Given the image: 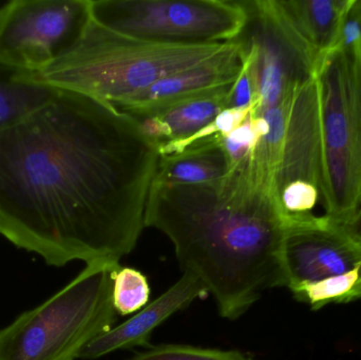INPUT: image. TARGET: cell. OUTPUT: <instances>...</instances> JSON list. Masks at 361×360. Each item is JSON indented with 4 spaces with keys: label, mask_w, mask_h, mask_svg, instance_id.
<instances>
[{
    "label": "cell",
    "mask_w": 361,
    "mask_h": 360,
    "mask_svg": "<svg viewBox=\"0 0 361 360\" xmlns=\"http://www.w3.org/2000/svg\"><path fill=\"white\" fill-rule=\"evenodd\" d=\"M219 135L191 144L171 156H160L152 182L164 185H195L222 179L228 173Z\"/></svg>",
    "instance_id": "14"
},
{
    "label": "cell",
    "mask_w": 361,
    "mask_h": 360,
    "mask_svg": "<svg viewBox=\"0 0 361 360\" xmlns=\"http://www.w3.org/2000/svg\"><path fill=\"white\" fill-rule=\"evenodd\" d=\"M315 80L324 148L322 205L326 217L345 226L361 206V23L352 8L338 44L318 61Z\"/></svg>",
    "instance_id": "4"
},
{
    "label": "cell",
    "mask_w": 361,
    "mask_h": 360,
    "mask_svg": "<svg viewBox=\"0 0 361 360\" xmlns=\"http://www.w3.org/2000/svg\"><path fill=\"white\" fill-rule=\"evenodd\" d=\"M231 87L192 95L141 116H158L169 129V143L185 141L205 128L223 110L227 109V95Z\"/></svg>",
    "instance_id": "16"
},
{
    "label": "cell",
    "mask_w": 361,
    "mask_h": 360,
    "mask_svg": "<svg viewBox=\"0 0 361 360\" xmlns=\"http://www.w3.org/2000/svg\"><path fill=\"white\" fill-rule=\"evenodd\" d=\"M290 224L271 178L250 156L216 181L152 182L145 211V228L171 241L183 274L202 281L228 321L243 316L267 290L286 287Z\"/></svg>",
    "instance_id": "2"
},
{
    "label": "cell",
    "mask_w": 361,
    "mask_h": 360,
    "mask_svg": "<svg viewBox=\"0 0 361 360\" xmlns=\"http://www.w3.org/2000/svg\"><path fill=\"white\" fill-rule=\"evenodd\" d=\"M209 293L200 279L183 274L173 287L137 314L89 342L80 353V359H101L116 351L137 347L149 348L150 338L157 328L195 300L205 299Z\"/></svg>",
    "instance_id": "11"
},
{
    "label": "cell",
    "mask_w": 361,
    "mask_h": 360,
    "mask_svg": "<svg viewBox=\"0 0 361 360\" xmlns=\"http://www.w3.org/2000/svg\"><path fill=\"white\" fill-rule=\"evenodd\" d=\"M30 74L0 63V131L27 120L57 92L56 87L32 80Z\"/></svg>",
    "instance_id": "15"
},
{
    "label": "cell",
    "mask_w": 361,
    "mask_h": 360,
    "mask_svg": "<svg viewBox=\"0 0 361 360\" xmlns=\"http://www.w3.org/2000/svg\"><path fill=\"white\" fill-rule=\"evenodd\" d=\"M361 242L326 216L292 222L284 245L286 287L292 290L354 270Z\"/></svg>",
    "instance_id": "10"
},
{
    "label": "cell",
    "mask_w": 361,
    "mask_h": 360,
    "mask_svg": "<svg viewBox=\"0 0 361 360\" xmlns=\"http://www.w3.org/2000/svg\"><path fill=\"white\" fill-rule=\"evenodd\" d=\"M235 42L171 46L128 37L88 18L75 44L32 80L75 91L114 107L161 78L214 61Z\"/></svg>",
    "instance_id": "3"
},
{
    "label": "cell",
    "mask_w": 361,
    "mask_h": 360,
    "mask_svg": "<svg viewBox=\"0 0 361 360\" xmlns=\"http://www.w3.org/2000/svg\"><path fill=\"white\" fill-rule=\"evenodd\" d=\"M254 109L235 130L228 135H219L221 147L228 161L229 170L245 162L252 156L261 137L269 131L267 120L255 113Z\"/></svg>",
    "instance_id": "19"
},
{
    "label": "cell",
    "mask_w": 361,
    "mask_h": 360,
    "mask_svg": "<svg viewBox=\"0 0 361 360\" xmlns=\"http://www.w3.org/2000/svg\"><path fill=\"white\" fill-rule=\"evenodd\" d=\"M324 148L315 77L293 95L273 192L288 222L315 215L324 192Z\"/></svg>",
    "instance_id": "9"
},
{
    "label": "cell",
    "mask_w": 361,
    "mask_h": 360,
    "mask_svg": "<svg viewBox=\"0 0 361 360\" xmlns=\"http://www.w3.org/2000/svg\"><path fill=\"white\" fill-rule=\"evenodd\" d=\"M127 360H254L235 350L201 348L188 345L164 344L149 347Z\"/></svg>",
    "instance_id": "20"
},
{
    "label": "cell",
    "mask_w": 361,
    "mask_h": 360,
    "mask_svg": "<svg viewBox=\"0 0 361 360\" xmlns=\"http://www.w3.org/2000/svg\"><path fill=\"white\" fill-rule=\"evenodd\" d=\"M88 0H13L0 8V63L37 73L80 37Z\"/></svg>",
    "instance_id": "8"
},
{
    "label": "cell",
    "mask_w": 361,
    "mask_h": 360,
    "mask_svg": "<svg viewBox=\"0 0 361 360\" xmlns=\"http://www.w3.org/2000/svg\"><path fill=\"white\" fill-rule=\"evenodd\" d=\"M159 159L135 116L57 88L0 131V235L56 268L120 262L145 228Z\"/></svg>",
    "instance_id": "1"
},
{
    "label": "cell",
    "mask_w": 361,
    "mask_h": 360,
    "mask_svg": "<svg viewBox=\"0 0 361 360\" xmlns=\"http://www.w3.org/2000/svg\"><path fill=\"white\" fill-rule=\"evenodd\" d=\"M239 40V39H237ZM242 44V68L229 89L227 95V109H242L250 107L257 99L256 82H255L254 61L255 54L252 49L239 40Z\"/></svg>",
    "instance_id": "21"
},
{
    "label": "cell",
    "mask_w": 361,
    "mask_h": 360,
    "mask_svg": "<svg viewBox=\"0 0 361 360\" xmlns=\"http://www.w3.org/2000/svg\"><path fill=\"white\" fill-rule=\"evenodd\" d=\"M345 228L354 239L361 242V206L353 218L345 224Z\"/></svg>",
    "instance_id": "22"
},
{
    "label": "cell",
    "mask_w": 361,
    "mask_h": 360,
    "mask_svg": "<svg viewBox=\"0 0 361 360\" xmlns=\"http://www.w3.org/2000/svg\"><path fill=\"white\" fill-rule=\"evenodd\" d=\"M235 42L226 54L169 74L116 108L131 116H141L192 95L231 86L242 68V44L237 39Z\"/></svg>",
    "instance_id": "12"
},
{
    "label": "cell",
    "mask_w": 361,
    "mask_h": 360,
    "mask_svg": "<svg viewBox=\"0 0 361 360\" xmlns=\"http://www.w3.org/2000/svg\"><path fill=\"white\" fill-rule=\"evenodd\" d=\"M290 292L297 302L309 304L312 310L356 302L361 298V264L349 272L300 285Z\"/></svg>",
    "instance_id": "17"
},
{
    "label": "cell",
    "mask_w": 361,
    "mask_h": 360,
    "mask_svg": "<svg viewBox=\"0 0 361 360\" xmlns=\"http://www.w3.org/2000/svg\"><path fill=\"white\" fill-rule=\"evenodd\" d=\"M354 15L357 17L361 23V0H354L353 8H352Z\"/></svg>",
    "instance_id": "23"
},
{
    "label": "cell",
    "mask_w": 361,
    "mask_h": 360,
    "mask_svg": "<svg viewBox=\"0 0 361 360\" xmlns=\"http://www.w3.org/2000/svg\"><path fill=\"white\" fill-rule=\"evenodd\" d=\"M245 2L248 20L237 39L254 51L258 109L277 105L315 77L319 57L310 48L279 0Z\"/></svg>",
    "instance_id": "7"
},
{
    "label": "cell",
    "mask_w": 361,
    "mask_h": 360,
    "mask_svg": "<svg viewBox=\"0 0 361 360\" xmlns=\"http://www.w3.org/2000/svg\"><path fill=\"white\" fill-rule=\"evenodd\" d=\"M120 262L99 261L63 289L0 330V360H75L118 321L112 304Z\"/></svg>",
    "instance_id": "5"
},
{
    "label": "cell",
    "mask_w": 361,
    "mask_h": 360,
    "mask_svg": "<svg viewBox=\"0 0 361 360\" xmlns=\"http://www.w3.org/2000/svg\"><path fill=\"white\" fill-rule=\"evenodd\" d=\"M288 18L319 59L338 44L354 0H279Z\"/></svg>",
    "instance_id": "13"
},
{
    "label": "cell",
    "mask_w": 361,
    "mask_h": 360,
    "mask_svg": "<svg viewBox=\"0 0 361 360\" xmlns=\"http://www.w3.org/2000/svg\"><path fill=\"white\" fill-rule=\"evenodd\" d=\"M150 294L149 283L143 273L128 266L114 272L112 304L120 316H128L145 308Z\"/></svg>",
    "instance_id": "18"
},
{
    "label": "cell",
    "mask_w": 361,
    "mask_h": 360,
    "mask_svg": "<svg viewBox=\"0 0 361 360\" xmlns=\"http://www.w3.org/2000/svg\"><path fill=\"white\" fill-rule=\"evenodd\" d=\"M90 19L128 37L171 46L233 42L248 20L244 1L88 0Z\"/></svg>",
    "instance_id": "6"
}]
</instances>
